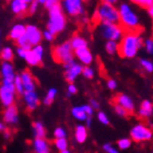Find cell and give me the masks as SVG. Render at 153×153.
Instances as JSON below:
<instances>
[{
	"mask_svg": "<svg viewBox=\"0 0 153 153\" xmlns=\"http://www.w3.org/2000/svg\"><path fill=\"white\" fill-rule=\"evenodd\" d=\"M0 45H1V31H0ZM0 51H1V46H0Z\"/></svg>",
	"mask_w": 153,
	"mask_h": 153,
	"instance_id": "55",
	"label": "cell"
},
{
	"mask_svg": "<svg viewBox=\"0 0 153 153\" xmlns=\"http://www.w3.org/2000/svg\"><path fill=\"white\" fill-rule=\"evenodd\" d=\"M107 88L109 90H115L117 88V82L114 79H108L107 80Z\"/></svg>",
	"mask_w": 153,
	"mask_h": 153,
	"instance_id": "45",
	"label": "cell"
},
{
	"mask_svg": "<svg viewBox=\"0 0 153 153\" xmlns=\"http://www.w3.org/2000/svg\"><path fill=\"white\" fill-rule=\"evenodd\" d=\"M74 49L72 48L69 42H65L62 44L57 45L53 48V58L56 62L59 64H66L68 61H70L74 59Z\"/></svg>",
	"mask_w": 153,
	"mask_h": 153,
	"instance_id": "7",
	"label": "cell"
},
{
	"mask_svg": "<svg viewBox=\"0 0 153 153\" xmlns=\"http://www.w3.org/2000/svg\"><path fill=\"white\" fill-rule=\"evenodd\" d=\"M118 11H119V16H120L119 24L124 30V33L134 32L140 34L142 32V26L140 25L139 18L128 3H120L118 7Z\"/></svg>",
	"mask_w": 153,
	"mask_h": 153,
	"instance_id": "2",
	"label": "cell"
},
{
	"mask_svg": "<svg viewBox=\"0 0 153 153\" xmlns=\"http://www.w3.org/2000/svg\"><path fill=\"white\" fill-rule=\"evenodd\" d=\"M82 74L83 76H85L86 79H92L93 76H94V70L91 67H89V66H85V67H83Z\"/></svg>",
	"mask_w": 153,
	"mask_h": 153,
	"instance_id": "36",
	"label": "cell"
},
{
	"mask_svg": "<svg viewBox=\"0 0 153 153\" xmlns=\"http://www.w3.org/2000/svg\"><path fill=\"white\" fill-rule=\"evenodd\" d=\"M0 72L2 76V81H14L16 74H14V68L11 61H3L1 64Z\"/></svg>",
	"mask_w": 153,
	"mask_h": 153,
	"instance_id": "16",
	"label": "cell"
},
{
	"mask_svg": "<svg viewBox=\"0 0 153 153\" xmlns=\"http://www.w3.org/2000/svg\"><path fill=\"white\" fill-rule=\"evenodd\" d=\"M38 1L37 0H33L32 2L29 4V10H27V14L31 16V14H34L36 12V10H37V7H38Z\"/></svg>",
	"mask_w": 153,
	"mask_h": 153,
	"instance_id": "38",
	"label": "cell"
},
{
	"mask_svg": "<svg viewBox=\"0 0 153 153\" xmlns=\"http://www.w3.org/2000/svg\"><path fill=\"white\" fill-rule=\"evenodd\" d=\"M66 130L62 127H57L54 131L55 138H66Z\"/></svg>",
	"mask_w": 153,
	"mask_h": 153,
	"instance_id": "40",
	"label": "cell"
},
{
	"mask_svg": "<svg viewBox=\"0 0 153 153\" xmlns=\"http://www.w3.org/2000/svg\"><path fill=\"white\" fill-rule=\"evenodd\" d=\"M37 1H38V3H39V4H45V2H46L47 0H37Z\"/></svg>",
	"mask_w": 153,
	"mask_h": 153,
	"instance_id": "52",
	"label": "cell"
},
{
	"mask_svg": "<svg viewBox=\"0 0 153 153\" xmlns=\"http://www.w3.org/2000/svg\"><path fill=\"white\" fill-rule=\"evenodd\" d=\"M60 153H71V152L68 150V149H66V150H64V151H60Z\"/></svg>",
	"mask_w": 153,
	"mask_h": 153,
	"instance_id": "53",
	"label": "cell"
},
{
	"mask_svg": "<svg viewBox=\"0 0 153 153\" xmlns=\"http://www.w3.org/2000/svg\"><path fill=\"white\" fill-rule=\"evenodd\" d=\"M68 94L69 95H74V94H76V92H78V89H76V86L74 85V83L71 82L69 83V85H68Z\"/></svg>",
	"mask_w": 153,
	"mask_h": 153,
	"instance_id": "42",
	"label": "cell"
},
{
	"mask_svg": "<svg viewBox=\"0 0 153 153\" xmlns=\"http://www.w3.org/2000/svg\"><path fill=\"white\" fill-rule=\"evenodd\" d=\"M3 136H4L6 139H9L10 138V131L7 130V129H4V130H3Z\"/></svg>",
	"mask_w": 153,
	"mask_h": 153,
	"instance_id": "48",
	"label": "cell"
},
{
	"mask_svg": "<svg viewBox=\"0 0 153 153\" xmlns=\"http://www.w3.org/2000/svg\"><path fill=\"white\" fill-rule=\"evenodd\" d=\"M55 147L59 152L68 149V140L66 138H56L55 139Z\"/></svg>",
	"mask_w": 153,
	"mask_h": 153,
	"instance_id": "29",
	"label": "cell"
},
{
	"mask_svg": "<svg viewBox=\"0 0 153 153\" xmlns=\"http://www.w3.org/2000/svg\"><path fill=\"white\" fill-rule=\"evenodd\" d=\"M105 49L109 55H115L116 53H118V43L116 41H107Z\"/></svg>",
	"mask_w": 153,
	"mask_h": 153,
	"instance_id": "28",
	"label": "cell"
},
{
	"mask_svg": "<svg viewBox=\"0 0 153 153\" xmlns=\"http://www.w3.org/2000/svg\"><path fill=\"white\" fill-rule=\"evenodd\" d=\"M21 1H24V2H26V3H31L33 0H21Z\"/></svg>",
	"mask_w": 153,
	"mask_h": 153,
	"instance_id": "54",
	"label": "cell"
},
{
	"mask_svg": "<svg viewBox=\"0 0 153 153\" xmlns=\"http://www.w3.org/2000/svg\"><path fill=\"white\" fill-rule=\"evenodd\" d=\"M33 149L35 153H51V146L45 138H35L33 141Z\"/></svg>",
	"mask_w": 153,
	"mask_h": 153,
	"instance_id": "20",
	"label": "cell"
},
{
	"mask_svg": "<svg viewBox=\"0 0 153 153\" xmlns=\"http://www.w3.org/2000/svg\"><path fill=\"white\" fill-rule=\"evenodd\" d=\"M14 86H16V91L18 94L20 95H23V93H24V85H23V82H22V79H21V76L20 74H16V78H14Z\"/></svg>",
	"mask_w": 153,
	"mask_h": 153,
	"instance_id": "31",
	"label": "cell"
},
{
	"mask_svg": "<svg viewBox=\"0 0 153 153\" xmlns=\"http://www.w3.org/2000/svg\"><path fill=\"white\" fill-rule=\"evenodd\" d=\"M83 106V108H84V111H85V113L88 115H89V116H92L93 115V112H94V108H93L92 106L90 105H82Z\"/></svg>",
	"mask_w": 153,
	"mask_h": 153,
	"instance_id": "46",
	"label": "cell"
},
{
	"mask_svg": "<svg viewBox=\"0 0 153 153\" xmlns=\"http://www.w3.org/2000/svg\"><path fill=\"white\" fill-rule=\"evenodd\" d=\"M103 150L105 151L106 153H119L118 152V149H116V148L111 143L104 144V146H103Z\"/></svg>",
	"mask_w": 153,
	"mask_h": 153,
	"instance_id": "41",
	"label": "cell"
},
{
	"mask_svg": "<svg viewBox=\"0 0 153 153\" xmlns=\"http://www.w3.org/2000/svg\"><path fill=\"white\" fill-rule=\"evenodd\" d=\"M23 101L29 111H34L39 105V97L35 91H25L23 93Z\"/></svg>",
	"mask_w": 153,
	"mask_h": 153,
	"instance_id": "14",
	"label": "cell"
},
{
	"mask_svg": "<svg viewBox=\"0 0 153 153\" xmlns=\"http://www.w3.org/2000/svg\"><path fill=\"white\" fill-rule=\"evenodd\" d=\"M64 12L70 16H78L83 13V0H61Z\"/></svg>",
	"mask_w": 153,
	"mask_h": 153,
	"instance_id": "10",
	"label": "cell"
},
{
	"mask_svg": "<svg viewBox=\"0 0 153 153\" xmlns=\"http://www.w3.org/2000/svg\"><path fill=\"white\" fill-rule=\"evenodd\" d=\"M4 130V125H3V120H0V132H3Z\"/></svg>",
	"mask_w": 153,
	"mask_h": 153,
	"instance_id": "50",
	"label": "cell"
},
{
	"mask_svg": "<svg viewBox=\"0 0 153 153\" xmlns=\"http://www.w3.org/2000/svg\"><path fill=\"white\" fill-rule=\"evenodd\" d=\"M74 55L76 57L80 60V62L85 66H89L93 60L92 53L90 51L88 47H81L78 49H74Z\"/></svg>",
	"mask_w": 153,
	"mask_h": 153,
	"instance_id": "17",
	"label": "cell"
},
{
	"mask_svg": "<svg viewBox=\"0 0 153 153\" xmlns=\"http://www.w3.org/2000/svg\"><path fill=\"white\" fill-rule=\"evenodd\" d=\"M64 66H65V78H66V80L69 83L74 82V80L76 79V76L82 74L83 67L80 64L76 62L74 59L66 62Z\"/></svg>",
	"mask_w": 153,
	"mask_h": 153,
	"instance_id": "11",
	"label": "cell"
},
{
	"mask_svg": "<svg viewBox=\"0 0 153 153\" xmlns=\"http://www.w3.org/2000/svg\"><path fill=\"white\" fill-rule=\"evenodd\" d=\"M101 1H104V2H108V3H112V4H115L118 0H101Z\"/></svg>",
	"mask_w": 153,
	"mask_h": 153,
	"instance_id": "49",
	"label": "cell"
},
{
	"mask_svg": "<svg viewBox=\"0 0 153 153\" xmlns=\"http://www.w3.org/2000/svg\"><path fill=\"white\" fill-rule=\"evenodd\" d=\"M56 95H57V90L54 89V88H51V89L48 90L47 94H46V96H45L44 99V104L45 105H51V103L54 102L55 97H56Z\"/></svg>",
	"mask_w": 153,
	"mask_h": 153,
	"instance_id": "30",
	"label": "cell"
},
{
	"mask_svg": "<svg viewBox=\"0 0 153 153\" xmlns=\"http://www.w3.org/2000/svg\"><path fill=\"white\" fill-rule=\"evenodd\" d=\"M26 53H27V49H24V48L18 47V49H16V54H18V56L23 58V59H25Z\"/></svg>",
	"mask_w": 153,
	"mask_h": 153,
	"instance_id": "44",
	"label": "cell"
},
{
	"mask_svg": "<svg viewBox=\"0 0 153 153\" xmlns=\"http://www.w3.org/2000/svg\"><path fill=\"white\" fill-rule=\"evenodd\" d=\"M43 55H44V48L38 44L27 51L25 60L30 66H39L43 61Z\"/></svg>",
	"mask_w": 153,
	"mask_h": 153,
	"instance_id": "12",
	"label": "cell"
},
{
	"mask_svg": "<svg viewBox=\"0 0 153 153\" xmlns=\"http://www.w3.org/2000/svg\"><path fill=\"white\" fill-rule=\"evenodd\" d=\"M114 111H115V113L118 115V116H121V117H126V116H128V115L130 114L127 109L124 108L123 106L118 105V104H115V105H114Z\"/></svg>",
	"mask_w": 153,
	"mask_h": 153,
	"instance_id": "35",
	"label": "cell"
},
{
	"mask_svg": "<svg viewBox=\"0 0 153 153\" xmlns=\"http://www.w3.org/2000/svg\"><path fill=\"white\" fill-rule=\"evenodd\" d=\"M2 120L7 125H16L19 120V111L14 104L6 107L2 113Z\"/></svg>",
	"mask_w": 153,
	"mask_h": 153,
	"instance_id": "13",
	"label": "cell"
},
{
	"mask_svg": "<svg viewBox=\"0 0 153 153\" xmlns=\"http://www.w3.org/2000/svg\"><path fill=\"white\" fill-rule=\"evenodd\" d=\"M0 58L3 61H12L14 58V53H13L11 47H4L0 51Z\"/></svg>",
	"mask_w": 153,
	"mask_h": 153,
	"instance_id": "27",
	"label": "cell"
},
{
	"mask_svg": "<svg viewBox=\"0 0 153 153\" xmlns=\"http://www.w3.org/2000/svg\"><path fill=\"white\" fill-rule=\"evenodd\" d=\"M97 119H99L100 123L103 124V125H108L109 124L108 117H107V115H106L104 112H100L99 114H97Z\"/></svg>",
	"mask_w": 153,
	"mask_h": 153,
	"instance_id": "39",
	"label": "cell"
},
{
	"mask_svg": "<svg viewBox=\"0 0 153 153\" xmlns=\"http://www.w3.org/2000/svg\"><path fill=\"white\" fill-rule=\"evenodd\" d=\"M97 29L103 38L107 41H120L123 35H124V30L120 26V24L116 23H107L101 22L97 24Z\"/></svg>",
	"mask_w": 153,
	"mask_h": 153,
	"instance_id": "6",
	"label": "cell"
},
{
	"mask_svg": "<svg viewBox=\"0 0 153 153\" xmlns=\"http://www.w3.org/2000/svg\"><path fill=\"white\" fill-rule=\"evenodd\" d=\"M153 114V104L150 101H143L139 108V116L141 118H149Z\"/></svg>",
	"mask_w": 153,
	"mask_h": 153,
	"instance_id": "23",
	"label": "cell"
},
{
	"mask_svg": "<svg viewBox=\"0 0 153 153\" xmlns=\"http://www.w3.org/2000/svg\"><path fill=\"white\" fill-rule=\"evenodd\" d=\"M90 103H91L90 105L92 106V107H93V108H94V109H97V108H99V107H100L99 102H97V101H95V100H94V99L91 100V101H90Z\"/></svg>",
	"mask_w": 153,
	"mask_h": 153,
	"instance_id": "47",
	"label": "cell"
},
{
	"mask_svg": "<svg viewBox=\"0 0 153 153\" xmlns=\"http://www.w3.org/2000/svg\"><path fill=\"white\" fill-rule=\"evenodd\" d=\"M143 42L140 34L134 32H125L118 44V54L123 58H134L141 48Z\"/></svg>",
	"mask_w": 153,
	"mask_h": 153,
	"instance_id": "1",
	"label": "cell"
},
{
	"mask_svg": "<svg viewBox=\"0 0 153 153\" xmlns=\"http://www.w3.org/2000/svg\"><path fill=\"white\" fill-rule=\"evenodd\" d=\"M130 137L134 142H144V141H149L152 139L153 132L147 125L138 124L131 129Z\"/></svg>",
	"mask_w": 153,
	"mask_h": 153,
	"instance_id": "9",
	"label": "cell"
},
{
	"mask_svg": "<svg viewBox=\"0 0 153 153\" xmlns=\"http://www.w3.org/2000/svg\"><path fill=\"white\" fill-rule=\"evenodd\" d=\"M29 4L30 3H26L24 1H21V0H12L11 1V9H12L13 13L18 16H24L27 14Z\"/></svg>",
	"mask_w": 153,
	"mask_h": 153,
	"instance_id": "19",
	"label": "cell"
},
{
	"mask_svg": "<svg viewBox=\"0 0 153 153\" xmlns=\"http://www.w3.org/2000/svg\"><path fill=\"white\" fill-rule=\"evenodd\" d=\"M48 10H49V20L47 23V30L51 31L54 35H57L61 31H64L67 23L64 9L60 3L58 2Z\"/></svg>",
	"mask_w": 153,
	"mask_h": 153,
	"instance_id": "4",
	"label": "cell"
},
{
	"mask_svg": "<svg viewBox=\"0 0 153 153\" xmlns=\"http://www.w3.org/2000/svg\"><path fill=\"white\" fill-rule=\"evenodd\" d=\"M74 139L78 143H84L88 139V127L83 125H78L74 130Z\"/></svg>",
	"mask_w": 153,
	"mask_h": 153,
	"instance_id": "21",
	"label": "cell"
},
{
	"mask_svg": "<svg viewBox=\"0 0 153 153\" xmlns=\"http://www.w3.org/2000/svg\"><path fill=\"white\" fill-rule=\"evenodd\" d=\"M86 127H90L91 126V118H90V116L88 117V119H86Z\"/></svg>",
	"mask_w": 153,
	"mask_h": 153,
	"instance_id": "51",
	"label": "cell"
},
{
	"mask_svg": "<svg viewBox=\"0 0 153 153\" xmlns=\"http://www.w3.org/2000/svg\"><path fill=\"white\" fill-rule=\"evenodd\" d=\"M20 76L22 79L23 85H24V90L25 91H35V88H36L35 79H34L33 74L29 70L22 71V74H20Z\"/></svg>",
	"mask_w": 153,
	"mask_h": 153,
	"instance_id": "18",
	"label": "cell"
},
{
	"mask_svg": "<svg viewBox=\"0 0 153 153\" xmlns=\"http://www.w3.org/2000/svg\"><path fill=\"white\" fill-rule=\"evenodd\" d=\"M70 44L74 49H78L81 47H88V41L84 39L81 35H74L70 39Z\"/></svg>",
	"mask_w": 153,
	"mask_h": 153,
	"instance_id": "25",
	"label": "cell"
},
{
	"mask_svg": "<svg viewBox=\"0 0 153 153\" xmlns=\"http://www.w3.org/2000/svg\"><path fill=\"white\" fill-rule=\"evenodd\" d=\"M16 94L14 81H2V85L0 86V101L4 107L14 104Z\"/></svg>",
	"mask_w": 153,
	"mask_h": 153,
	"instance_id": "8",
	"label": "cell"
},
{
	"mask_svg": "<svg viewBox=\"0 0 153 153\" xmlns=\"http://www.w3.org/2000/svg\"><path fill=\"white\" fill-rule=\"evenodd\" d=\"M140 66L147 72H152L153 71V62L148 60V59H140Z\"/></svg>",
	"mask_w": 153,
	"mask_h": 153,
	"instance_id": "34",
	"label": "cell"
},
{
	"mask_svg": "<svg viewBox=\"0 0 153 153\" xmlns=\"http://www.w3.org/2000/svg\"><path fill=\"white\" fill-rule=\"evenodd\" d=\"M43 33L39 31L35 25H26L25 33L16 42L18 47L24 48V49H31L34 46L38 45L43 39Z\"/></svg>",
	"mask_w": 153,
	"mask_h": 153,
	"instance_id": "5",
	"label": "cell"
},
{
	"mask_svg": "<svg viewBox=\"0 0 153 153\" xmlns=\"http://www.w3.org/2000/svg\"><path fill=\"white\" fill-rule=\"evenodd\" d=\"M144 48L146 51L149 53L150 55H153V38H148L143 42Z\"/></svg>",
	"mask_w": 153,
	"mask_h": 153,
	"instance_id": "37",
	"label": "cell"
},
{
	"mask_svg": "<svg viewBox=\"0 0 153 153\" xmlns=\"http://www.w3.org/2000/svg\"><path fill=\"white\" fill-rule=\"evenodd\" d=\"M93 21L95 24H100L101 22H107V23H116L119 24L120 16H119V11L114 4L108 2L101 1L99 6L96 8V11L94 13Z\"/></svg>",
	"mask_w": 153,
	"mask_h": 153,
	"instance_id": "3",
	"label": "cell"
},
{
	"mask_svg": "<svg viewBox=\"0 0 153 153\" xmlns=\"http://www.w3.org/2000/svg\"><path fill=\"white\" fill-rule=\"evenodd\" d=\"M71 115L79 121H85L89 117V115L86 114L83 106H74L71 109Z\"/></svg>",
	"mask_w": 153,
	"mask_h": 153,
	"instance_id": "24",
	"label": "cell"
},
{
	"mask_svg": "<svg viewBox=\"0 0 153 153\" xmlns=\"http://www.w3.org/2000/svg\"><path fill=\"white\" fill-rule=\"evenodd\" d=\"M33 132L35 138H45L46 137V129H45L44 125L41 121H35L33 124Z\"/></svg>",
	"mask_w": 153,
	"mask_h": 153,
	"instance_id": "26",
	"label": "cell"
},
{
	"mask_svg": "<svg viewBox=\"0 0 153 153\" xmlns=\"http://www.w3.org/2000/svg\"><path fill=\"white\" fill-rule=\"evenodd\" d=\"M117 146L120 150H126V149L131 147V139H129V138H121V139L118 140Z\"/></svg>",
	"mask_w": 153,
	"mask_h": 153,
	"instance_id": "32",
	"label": "cell"
},
{
	"mask_svg": "<svg viewBox=\"0 0 153 153\" xmlns=\"http://www.w3.org/2000/svg\"><path fill=\"white\" fill-rule=\"evenodd\" d=\"M131 2L136 3L137 6L144 8V9H149L150 7L153 6V0H130Z\"/></svg>",
	"mask_w": 153,
	"mask_h": 153,
	"instance_id": "33",
	"label": "cell"
},
{
	"mask_svg": "<svg viewBox=\"0 0 153 153\" xmlns=\"http://www.w3.org/2000/svg\"><path fill=\"white\" fill-rule=\"evenodd\" d=\"M43 36H44V38L46 39V41H49V42H51L55 38L54 34H53L51 31H48V30H46V31L43 33Z\"/></svg>",
	"mask_w": 153,
	"mask_h": 153,
	"instance_id": "43",
	"label": "cell"
},
{
	"mask_svg": "<svg viewBox=\"0 0 153 153\" xmlns=\"http://www.w3.org/2000/svg\"><path fill=\"white\" fill-rule=\"evenodd\" d=\"M115 104H118V105L123 106L124 108H126L129 113H132L134 111V103L132 101L130 96L126 95V94H117L114 99Z\"/></svg>",
	"mask_w": 153,
	"mask_h": 153,
	"instance_id": "15",
	"label": "cell"
},
{
	"mask_svg": "<svg viewBox=\"0 0 153 153\" xmlns=\"http://www.w3.org/2000/svg\"><path fill=\"white\" fill-rule=\"evenodd\" d=\"M25 29H26V26L21 24V23H18L16 25H13V27L11 29V31H10V33H9V38L11 41L16 42L24 33H25Z\"/></svg>",
	"mask_w": 153,
	"mask_h": 153,
	"instance_id": "22",
	"label": "cell"
},
{
	"mask_svg": "<svg viewBox=\"0 0 153 153\" xmlns=\"http://www.w3.org/2000/svg\"><path fill=\"white\" fill-rule=\"evenodd\" d=\"M6 1H10V0H6Z\"/></svg>",
	"mask_w": 153,
	"mask_h": 153,
	"instance_id": "56",
	"label": "cell"
}]
</instances>
